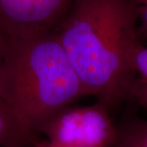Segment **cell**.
<instances>
[{"instance_id":"6","label":"cell","mask_w":147,"mask_h":147,"mask_svg":"<svg viewBox=\"0 0 147 147\" xmlns=\"http://www.w3.org/2000/svg\"><path fill=\"white\" fill-rule=\"evenodd\" d=\"M114 147H147V120L129 118L117 126Z\"/></svg>"},{"instance_id":"1","label":"cell","mask_w":147,"mask_h":147,"mask_svg":"<svg viewBox=\"0 0 147 147\" xmlns=\"http://www.w3.org/2000/svg\"><path fill=\"white\" fill-rule=\"evenodd\" d=\"M138 6L133 0H72L53 30L85 95L110 111L129 99L136 79Z\"/></svg>"},{"instance_id":"10","label":"cell","mask_w":147,"mask_h":147,"mask_svg":"<svg viewBox=\"0 0 147 147\" xmlns=\"http://www.w3.org/2000/svg\"><path fill=\"white\" fill-rule=\"evenodd\" d=\"M7 40H8V38L4 34H3L0 32V71H1L3 62L4 53H5L6 46H7Z\"/></svg>"},{"instance_id":"7","label":"cell","mask_w":147,"mask_h":147,"mask_svg":"<svg viewBox=\"0 0 147 147\" xmlns=\"http://www.w3.org/2000/svg\"><path fill=\"white\" fill-rule=\"evenodd\" d=\"M136 79L133 83L129 99L135 100L147 109V47L142 45L134 57Z\"/></svg>"},{"instance_id":"8","label":"cell","mask_w":147,"mask_h":147,"mask_svg":"<svg viewBox=\"0 0 147 147\" xmlns=\"http://www.w3.org/2000/svg\"><path fill=\"white\" fill-rule=\"evenodd\" d=\"M138 21L142 22L141 29L147 36V4L138 6Z\"/></svg>"},{"instance_id":"4","label":"cell","mask_w":147,"mask_h":147,"mask_svg":"<svg viewBox=\"0 0 147 147\" xmlns=\"http://www.w3.org/2000/svg\"><path fill=\"white\" fill-rule=\"evenodd\" d=\"M72 0H0V32L20 38L53 31Z\"/></svg>"},{"instance_id":"2","label":"cell","mask_w":147,"mask_h":147,"mask_svg":"<svg viewBox=\"0 0 147 147\" xmlns=\"http://www.w3.org/2000/svg\"><path fill=\"white\" fill-rule=\"evenodd\" d=\"M84 96L54 32L8 38L0 71V98L30 132L38 136L47 119Z\"/></svg>"},{"instance_id":"5","label":"cell","mask_w":147,"mask_h":147,"mask_svg":"<svg viewBox=\"0 0 147 147\" xmlns=\"http://www.w3.org/2000/svg\"><path fill=\"white\" fill-rule=\"evenodd\" d=\"M38 136L30 132L0 98V147H34Z\"/></svg>"},{"instance_id":"11","label":"cell","mask_w":147,"mask_h":147,"mask_svg":"<svg viewBox=\"0 0 147 147\" xmlns=\"http://www.w3.org/2000/svg\"><path fill=\"white\" fill-rule=\"evenodd\" d=\"M138 5H143V4H147V0H133Z\"/></svg>"},{"instance_id":"3","label":"cell","mask_w":147,"mask_h":147,"mask_svg":"<svg viewBox=\"0 0 147 147\" xmlns=\"http://www.w3.org/2000/svg\"><path fill=\"white\" fill-rule=\"evenodd\" d=\"M37 134L65 146L114 147L118 131L110 110L96 101L92 105L64 107L47 119Z\"/></svg>"},{"instance_id":"9","label":"cell","mask_w":147,"mask_h":147,"mask_svg":"<svg viewBox=\"0 0 147 147\" xmlns=\"http://www.w3.org/2000/svg\"><path fill=\"white\" fill-rule=\"evenodd\" d=\"M34 147H71V146H60L57 144H53L49 141H47L45 138L38 137L35 140L34 143Z\"/></svg>"}]
</instances>
